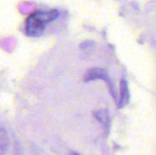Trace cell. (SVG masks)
<instances>
[{"mask_svg":"<svg viewBox=\"0 0 156 155\" xmlns=\"http://www.w3.org/2000/svg\"><path fill=\"white\" fill-rule=\"evenodd\" d=\"M59 16V11L52 9L49 11H37L31 14L26 20L25 31L29 37L40 36L47 26V24L54 21Z\"/></svg>","mask_w":156,"mask_h":155,"instance_id":"1","label":"cell"},{"mask_svg":"<svg viewBox=\"0 0 156 155\" xmlns=\"http://www.w3.org/2000/svg\"><path fill=\"white\" fill-rule=\"evenodd\" d=\"M94 79H103V80H105L109 85L110 91H111L112 97L117 100L115 92L113 90V86H112V84L111 82L110 78L108 77V73H107L106 69H101V68H92V69H89L86 72L85 76H84V81L88 82V81H91V80H94Z\"/></svg>","mask_w":156,"mask_h":155,"instance_id":"2","label":"cell"},{"mask_svg":"<svg viewBox=\"0 0 156 155\" xmlns=\"http://www.w3.org/2000/svg\"><path fill=\"white\" fill-rule=\"evenodd\" d=\"M130 100V93L128 90V84L125 79H122L120 83V100H119V107L122 108L126 106Z\"/></svg>","mask_w":156,"mask_h":155,"instance_id":"3","label":"cell"},{"mask_svg":"<svg viewBox=\"0 0 156 155\" xmlns=\"http://www.w3.org/2000/svg\"><path fill=\"white\" fill-rule=\"evenodd\" d=\"M93 115L97 121H99L108 131L110 128V116L106 110H99L93 112Z\"/></svg>","mask_w":156,"mask_h":155,"instance_id":"4","label":"cell"},{"mask_svg":"<svg viewBox=\"0 0 156 155\" xmlns=\"http://www.w3.org/2000/svg\"><path fill=\"white\" fill-rule=\"evenodd\" d=\"M6 135L5 133V131L2 129L1 131V154L4 155L5 153V142L6 140Z\"/></svg>","mask_w":156,"mask_h":155,"instance_id":"5","label":"cell"},{"mask_svg":"<svg viewBox=\"0 0 156 155\" xmlns=\"http://www.w3.org/2000/svg\"><path fill=\"white\" fill-rule=\"evenodd\" d=\"M69 155H80V154H79V153H69Z\"/></svg>","mask_w":156,"mask_h":155,"instance_id":"6","label":"cell"}]
</instances>
